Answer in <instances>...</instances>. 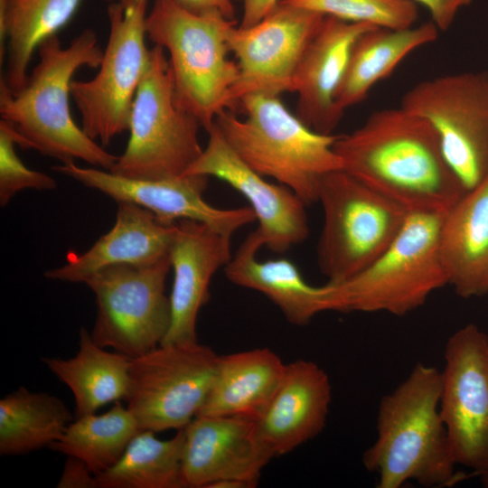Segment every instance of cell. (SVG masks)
<instances>
[{"label": "cell", "mask_w": 488, "mask_h": 488, "mask_svg": "<svg viewBox=\"0 0 488 488\" xmlns=\"http://www.w3.org/2000/svg\"><path fill=\"white\" fill-rule=\"evenodd\" d=\"M49 371L71 390L75 418L96 413L103 406L125 400L131 358L98 345L81 327L79 350L71 358H42Z\"/></svg>", "instance_id": "obj_25"}, {"label": "cell", "mask_w": 488, "mask_h": 488, "mask_svg": "<svg viewBox=\"0 0 488 488\" xmlns=\"http://www.w3.org/2000/svg\"><path fill=\"white\" fill-rule=\"evenodd\" d=\"M263 246L264 240L256 229L225 266L227 278L262 293L295 325L307 324L316 314L327 311L329 284L309 285L297 267L286 258L260 261L257 254Z\"/></svg>", "instance_id": "obj_23"}, {"label": "cell", "mask_w": 488, "mask_h": 488, "mask_svg": "<svg viewBox=\"0 0 488 488\" xmlns=\"http://www.w3.org/2000/svg\"><path fill=\"white\" fill-rule=\"evenodd\" d=\"M333 149L344 171L409 211L446 212L467 192L432 126L401 107L373 111Z\"/></svg>", "instance_id": "obj_1"}, {"label": "cell", "mask_w": 488, "mask_h": 488, "mask_svg": "<svg viewBox=\"0 0 488 488\" xmlns=\"http://www.w3.org/2000/svg\"><path fill=\"white\" fill-rule=\"evenodd\" d=\"M439 410L456 465L488 479V334L474 324L447 340Z\"/></svg>", "instance_id": "obj_13"}, {"label": "cell", "mask_w": 488, "mask_h": 488, "mask_svg": "<svg viewBox=\"0 0 488 488\" xmlns=\"http://www.w3.org/2000/svg\"><path fill=\"white\" fill-rule=\"evenodd\" d=\"M438 32L430 21L405 29L374 27L360 35L336 95L338 108L344 112L361 102L371 88L388 77L410 52L436 41Z\"/></svg>", "instance_id": "obj_26"}, {"label": "cell", "mask_w": 488, "mask_h": 488, "mask_svg": "<svg viewBox=\"0 0 488 488\" xmlns=\"http://www.w3.org/2000/svg\"><path fill=\"white\" fill-rule=\"evenodd\" d=\"M176 226L169 253L174 270L171 324L161 344L198 342L196 320L210 298L211 279L232 257L231 237L197 221L182 220Z\"/></svg>", "instance_id": "obj_18"}, {"label": "cell", "mask_w": 488, "mask_h": 488, "mask_svg": "<svg viewBox=\"0 0 488 488\" xmlns=\"http://www.w3.org/2000/svg\"><path fill=\"white\" fill-rule=\"evenodd\" d=\"M148 0H117L107 9L109 33L97 75L71 80L81 128L102 145L128 130L133 102L150 62L145 45Z\"/></svg>", "instance_id": "obj_9"}, {"label": "cell", "mask_w": 488, "mask_h": 488, "mask_svg": "<svg viewBox=\"0 0 488 488\" xmlns=\"http://www.w3.org/2000/svg\"><path fill=\"white\" fill-rule=\"evenodd\" d=\"M170 257L151 264H117L90 276L97 314L90 335L104 348L136 358L159 346L171 324L165 280Z\"/></svg>", "instance_id": "obj_10"}, {"label": "cell", "mask_w": 488, "mask_h": 488, "mask_svg": "<svg viewBox=\"0 0 488 488\" xmlns=\"http://www.w3.org/2000/svg\"><path fill=\"white\" fill-rule=\"evenodd\" d=\"M234 20L219 13H193L174 0H153L145 33L169 54L175 98L207 131L223 110L239 78L229 59L227 34Z\"/></svg>", "instance_id": "obj_5"}, {"label": "cell", "mask_w": 488, "mask_h": 488, "mask_svg": "<svg viewBox=\"0 0 488 488\" xmlns=\"http://www.w3.org/2000/svg\"><path fill=\"white\" fill-rule=\"evenodd\" d=\"M139 431L128 408L117 401L105 413L75 418L49 448L82 460L95 475H99L119 460Z\"/></svg>", "instance_id": "obj_30"}, {"label": "cell", "mask_w": 488, "mask_h": 488, "mask_svg": "<svg viewBox=\"0 0 488 488\" xmlns=\"http://www.w3.org/2000/svg\"><path fill=\"white\" fill-rule=\"evenodd\" d=\"M183 430L184 488L255 487L273 458L254 418L196 416Z\"/></svg>", "instance_id": "obj_15"}, {"label": "cell", "mask_w": 488, "mask_h": 488, "mask_svg": "<svg viewBox=\"0 0 488 488\" xmlns=\"http://www.w3.org/2000/svg\"><path fill=\"white\" fill-rule=\"evenodd\" d=\"M58 488H97L96 475L80 459L67 456Z\"/></svg>", "instance_id": "obj_33"}, {"label": "cell", "mask_w": 488, "mask_h": 488, "mask_svg": "<svg viewBox=\"0 0 488 488\" xmlns=\"http://www.w3.org/2000/svg\"><path fill=\"white\" fill-rule=\"evenodd\" d=\"M332 386L325 371L312 361L286 364L282 380L257 418L272 456L286 455L318 436L325 427Z\"/></svg>", "instance_id": "obj_20"}, {"label": "cell", "mask_w": 488, "mask_h": 488, "mask_svg": "<svg viewBox=\"0 0 488 488\" xmlns=\"http://www.w3.org/2000/svg\"><path fill=\"white\" fill-rule=\"evenodd\" d=\"M317 202L324 211L317 260L332 284L355 276L379 258L409 213L343 169L324 176Z\"/></svg>", "instance_id": "obj_7"}, {"label": "cell", "mask_w": 488, "mask_h": 488, "mask_svg": "<svg viewBox=\"0 0 488 488\" xmlns=\"http://www.w3.org/2000/svg\"><path fill=\"white\" fill-rule=\"evenodd\" d=\"M377 26L325 16L298 66L295 77L296 117L313 130L331 135L343 112L336 95L356 40Z\"/></svg>", "instance_id": "obj_19"}, {"label": "cell", "mask_w": 488, "mask_h": 488, "mask_svg": "<svg viewBox=\"0 0 488 488\" xmlns=\"http://www.w3.org/2000/svg\"><path fill=\"white\" fill-rule=\"evenodd\" d=\"M83 185L96 189L118 202L136 203L166 225L182 220L203 222L220 233L231 237L241 227L256 221L250 207L220 209L203 198L208 176L187 174L176 178L131 179L99 168L81 167L74 162L52 167Z\"/></svg>", "instance_id": "obj_16"}, {"label": "cell", "mask_w": 488, "mask_h": 488, "mask_svg": "<svg viewBox=\"0 0 488 488\" xmlns=\"http://www.w3.org/2000/svg\"><path fill=\"white\" fill-rule=\"evenodd\" d=\"M351 23H364L388 29L413 26L418 18L411 0H281Z\"/></svg>", "instance_id": "obj_31"}, {"label": "cell", "mask_w": 488, "mask_h": 488, "mask_svg": "<svg viewBox=\"0 0 488 488\" xmlns=\"http://www.w3.org/2000/svg\"><path fill=\"white\" fill-rule=\"evenodd\" d=\"M243 14L239 26L251 27L266 17L278 4L279 0H242Z\"/></svg>", "instance_id": "obj_36"}, {"label": "cell", "mask_w": 488, "mask_h": 488, "mask_svg": "<svg viewBox=\"0 0 488 488\" xmlns=\"http://www.w3.org/2000/svg\"><path fill=\"white\" fill-rule=\"evenodd\" d=\"M239 105L244 118L225 109L214 122L230 147L259 174L291 189L306 206L316 202L324 176L343 169L333 149L338 136L307 127L280 95L251 93Z\"/></svg>", "instance_id": "obj_4"}, {"label": "cell", "mask_w": 488, "mask_h": 488, "mask_svg": "<svg viewBox=\"0 0 488 488\" xmlns=\"http://www.w3.org/2000/svg\"><path fill=\"white\" fill-rule=\"evenodd\" d=\"M175 224L160 222L150 211L129 202H118L112 229L80 255L45 272L49 279L85 283L93 274L117 264H151L169 256Z\"/></svg>", "instance_id": "obj_21"}, {"label": "cell", "mask_w": 488, "mask_h": 488, "mask_svg": "<svg viewBox=\"0 0 488 488\" xmlns=\"http://www.w3.org/2000/svg\"><path fill=\"white\" fill-rule=\"evenodd\" d=\"M206 147L184 175L216 177L250 204L264 246L282 253L303 242L309 227L304 202L288 187L267 182L249 167L230 147L215 125L207 130Z\"/></svg>", "instance_id": "obj_17"}, {"label": "cell", "mask_w": 488, "mask_h": 488, "mask_svg": "<svg viewBox=\"0 0 488 488\" xmlns=\"http://www.w3.org/2000/svg\"><path fill=\"white\" fill-rule=\"evenodd\" d=\"M445 213L409 211L401 230L379 258L347 280L328 283L327 311L401 316L448 285L438 246Z\"/></svg>", "instance_id": "obj_6"}, {"label": "cell", "mask_w": 488, "mask_h": 488, "mask_svg": "<svg viewBox=\"0 0 488 488\" xmlns=\"http://www.w3.org/2000/svg\"><path fill=\"white\" fill-rule=\"evenodd\" d=\"M400 107L434 128L449 167L466 191L488 176V70L440 75L417 83Z\"/></svg>", "instance_id": "obj_11"}, {"label": "cell", "mask_w": 488, "mask_h": 488, "mask_svg": "<svg viewBox=\"0 0 488 488\" xmlns=\"http://www.w3.org/2000/svg\"><path fill=\"white\" fill-rule=\"evenodd\" d=\"M39 61L23 86L11 91L0 82V116L13 127L17 145L61 163L81 160L109 171L116 156L86 135L70 114V83L81 67L99 68L103 51L97 33L84 29L63 47L52 35L37 48Z\"/></svg>", "instance_id": "obj_2"}, {"label": "cell", "mask_w": 488, "mask_h": 488, "mask_svg": "<svg viewBox=\"0 0 488 488\" xmlns=\"http://www.w3.org/2000/svg\"><path fill=\"white\" fill-rule=\"evenodd\" d=\"M184 8L197 14L219 13L229 20H234L236 0H174Z\"/></svg>", "instance_id": "obj_35"}, {"label": "cell", "mask_w": 488, "mask_h": 488, "mask_svg": "<svg viewBox=\"0 0 488 488\" xmlns=\"http://www.w3.org/2000/svg\"><path fill=\"white\" fill-rule=\"evenodd\" d=\"M72 420L58 397L21 386L0 400V455H23L49 447Z\"/></svg>", "instance_id": "obj_28"}, {"label": "cell", "mask_w": 488, "mask_h": 488, "mask_svg": "<svg viewBox=\"0 0 488 488\" xmlns=\"http://www.w3.org/2000/svg\"><path fill=\"white\" fill-rule=\"evenodd\" d=\"M429 11L432 22L438 30H447L458 11L469 5L472 0H415Z\"/></svg>", "instance_id": "obj_34"}, {"label": "cell", "mask_w": 488, "mask_h": 488, "mask_svg": "<svg viewBox=\"0 0 488 488\" xmlns=\"http://www.w3.org/2000/svg\"><path fill=\"white\" fill-rule=\"evenodd\" d=\"M441 389V371L418 362L381 398L377 438L362 455L366 470L378 475V488H399L408 481L448 487L462 479L440 415Z\"/></svg>", "instance_id": "obj_3"}, {"label": "cell", "mask_w": 488, "mask_h": 488, "mask_svg": "<svg viewBox=\"0 0 488 488\" xmlns=\"http://www.w3.org/2000/svg\"><path fill=\"white\" fill-rule=\"evenodd\" d=\"M140 430L119 460L96 475L98 488H184L182 478L183 430L159 439Z\"/></svg>", "instance_id": "obj_29"}, {"label": "cell", "mask_w": 488, "mask_h": 488, "mask_svg": "<svg viewBox=\"0 0 488 488\" xmlns=\"http://www.w3.org/2000/svg\"><path fill=\"white\" fill-rule=\"evenodd\" d=\"M438 246L448 285L457 296L488 294V176L445 213Z\"/></svg>", "instance_id": "obj_22"}, {"label": "cell", "mask_w": 488, "mask_h": 488, "mask_svg": "<svg viewBox=\"0 0 488 488\" xmlns=\"http://www.w3.org/2000/svg\"><path fill=\"white\" fill-rule=\"evenodd\" d=\"M201 127L177 102L164 50L154 45L133 102L127 145L109 172L131 179L183 176L202 153Z\"/></svg>", "instance_id": "obj_8"}, {"label": "cell", "mask_w": 488, "mask_h": 488, "mask_svg": "<svg viewBox=\"0 0 488 488\" xmlns=\"http://www.w3.org/2000/svg\"><path fill=\"white\" fill-rule=\"evenodd\" d=\"M286 364L268 348L219 355L209 394L197 416H246L265 410Z\"/></svg>", "instance_id": "obj_24"}, {"label": "cell", "mask_w": 488, "mask_h": 488, "mask_svg": "<svg viewBox=\"0 0 488 488\" xmlns=\"http://www.w3.org/2000/svg\"><path fill=\"white\" fill-rule=\"evenodd\" d=\"M81 0H9L0 29V60L6 54L3 78L13 92L28 78L32 56L45 39L55 35L76 12Z\"/></svg>", "instance_id": "obj_27"}, {"label": "cell", "mask_w": 488, "mask_h": 488, "mask_svg": "<svg viewBox=\"0 0 488 488\" xmlns=\"http://www.w3.org/2000/svg\"><path fill=\"white\" fill-rule=\"evenodd\" d=\"M218 358L199 342L164 343L132 358L125 401L140 430L184 428L205 402Z\"/></svg>", "instance_id": "obj_12"}, {"label": "cell", "mask_w": 488, "mask_h": 488, "mask_svg": "<svg viewBox=\"0 0 488 488\" xmlns=\"http://www.w3.org/2000/svg\"><path fill=\"white\" fill-rule=\"evenodd\" d=\"M17 145L11 124L0 120V204L5 206L20 191L24 189L53 190L55 180L42 172L29 169L15 153Z\"/></svg>", "instance_id": "obj_32"}, {"label": "cell", "mask_w": 488, "mask_h": 488, "mask_svg": "<svg viewBox=\"0 0 488 488\" xmlns=\"http://www.w3.org/2000/svg\"><path fill=\"white\" fill-rule=\"evenodd\" d=\"M9 0H0V29L4 27Z\"/></svg>", "instance_id": "obj_37"}, {"label": "cell", "mask_w": 488, "mask_h": 488, "mask_svg": "<svg viewBox=\"0 0 488 488\" xmlns=\"http://www.w3.org/2000/svg\"><path fill=\"white\" fill-rule=\"evenodd\" d=\"M326 15L279 0L257 24L231 25L227 42L239 66V78L229 96V109L251 93L294 92L295 77L309 43Z\"/></svg>", "instance_id": "obj_14"}]
</instances>
